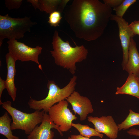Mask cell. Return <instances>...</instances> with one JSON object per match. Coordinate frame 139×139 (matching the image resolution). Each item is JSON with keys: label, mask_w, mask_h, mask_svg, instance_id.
Returning <instances> with one entry per match:
<instances>
[{"label": "cell", "mask_w": 139, "mask_h": 139, "mask_svg": "<svg viewBox=\"0 0 139 139\" xmlns=\"http://www.w3.org/2000/svg\"><path fill=\"white\" fill-rule=\"evenodd\" d=\"M110 19L116 21L118 25L119 36L123 51L122 66L123 70H124L128 60L131 39L135 35L129 27L128 22L123 18L112 14Z\"/></svg>", "instance_id": "8"}, {"label": "cell", "mask_w": 139, "mask_h": 139, "mask_svg": "<svg viewBox=\"0 0 139 139\" xmlns=\"http://www.w3.org/2000/svg\"><path fill=\"white\" fill-rule=\"evenodd\" d=\"M12 120L7 112H5L0 117V134L7 139H20L18 137L13 134L11 125Z\"/></svg>", "instance_id": "16"}, {"label": "cell", "mask_w": 139, "mask_h": 139, "mask_svg": "<svg viewBox=\"0 0 139 139\" xmlns=\"http://www.w3.org/2000/svg\"><path fill=\"white\" fill-rule=\"evenodd\" d=\"M6 89L5 81L3 80L0 77V105H2L3 102L1 100V98L3 92L5 89Z\"/></svg>", "instance_id": "24"}, {"label": "cell", "mask_w": 139, "mask_h": 139, "mask_svg": "<svg viewBox=\"0 0 139 139\" xmlns=\"http://www.w3.org/2000/svg\"><path fill=\"white\" fill-rule=\"evenodd\" d=\"M139 125V113L129 110V113L126 119L118 126V131L126 130L133 126Z\"/></svg>", "instance_id": "17"}, {"label": "cell", "mask_w": 139, "mask_h": 139, "mask_svg": "<svg viewBox=\"0 0 139 139\" xmlns=\"http://www.w3.org/2000/svg\"><path fill=\"white\" fill-rule=\"evenodd\" d=\"M112 11L111 7L98 0H74L63 12L65 20L76 36L89 41L103 34Z\"/></svg>", "instance_id": "1"}, {"label": "cell", "mask_w": 139, "mask_h": 139, "mask_svg": "<svg viewBox=\"0 0 139 139\" xmlns=\"http://www.w3.org/2000/svg\"><path fill=\"white\" fill-rule=\"evenodd\" d=\"M27 1L30 3L34 7V9H39V0H28Z\"/></svg>", "instance_id": "25"}, {"label": "cell", "mask_w": 139, "mask_h": 139, "mask_svg": "<svg viewBox=\"0 0 139 139\" xmlns=\"http://www.w3.org/2000/svg\"><path fill=\"white\" fill-rule=\"evenodd\" d=\"M36 22L32 21L30 18L25 16L23 18H13L8 14L0 15V47L3 40L23 38L27 32H30L31 28Z\"/></svg>", "instance_id": "4"}, {"label": "cell", "mask_w": 139, "mask_h": 139, "mask_svg": "<svg viewBox=\"0 0 139 139\" xmlns=\"http://www.w3.org/2000/svg\"><path fill=\"white\" fill-rule=\"evenodd\" d=\"M116 90V94H128L139 99V78L133 74H129L124 84Z\"/></svg>", "instance_id": "14"}, {"label": "cell", "mask_w": 139, "mask_h": 139, "mask_svg": "<svg viewBox=\"0 0 139 139\" xmlns=\"http://www.w3.org/2000/svg\"><path fill=\"white\" fill-rule=\"evenodd\" d=\"M67 139H90V138L79 135H72L69 136Z\"/></svg>", "instance_id": "27"}, {"label": "cell", "mask_w": 139, "mask_h": 139, "mask_svg": "<svg viewBox=\"0 0 139 139\" xmlns=\"http://www.w3.org/2000/svg\"><path fill=\"white\" fill-rule=\"evenodd\" d=\"M2 105L12 117L13 122L11 124L12 130L21 129L29 135L43 121L45 113L42 111L36 110L31 113L23 112L12 107L11 102L9 100L3 102Z\"/></svg>", "instance_id": "5"}, {"label": "cell", "mask_w": 139, "mask_h": 139, "mask_svg": "<svg viewBox=\"0 0 139 139\" xmlns=\"http://www.w3.org/2000/svg\"><path fill=\"white\" fill-rule=\"evenodd\" d=\"M7 42L9 52L16 60L22 62L32 61L39 64V56L42 49L41 47L37 46L34 48L31 47L15 39L9 40Z\"/></svg>", "instance_id": "7"}, {"label": "cell", "mask_w": 139, "mask_h": 139, "mask_svg": "<svg viewBox=\"0 0 139 139\" xmlns=\"http://www.w3.org/2000/svg\"><path fill=\"white\" fill-rule=\"evenodd\" d=\"M65 99L71 104L74 113L79 116L81 121L85 120L88 115L93 111L90 100L86 97L81 95L77 91H74Z\"/></svg>", "instance_id": "9"}, {"label": "cell", "mask_w": 139, "mask_h": 139, "mask_svg": "<svg viewBox=\"0 0 139 139\" xmlns=\"http://www.w3.org/2000/svg\"><path fill=\"white\" fill-rule=\"evenodd\" d=\"M62 18L61 13L58 11H55L49 14L48 22L51 26H59Z\"/></svg>", "instance_id": "20"}, {"label": "cell", "mask_w": 139, "mask_h": 139, "mask_svg": "<svg viewBox=\"0 0 139 139\" xmlns=\"http://www.w3.org/2000/svg\"><path fill=\"white\" fill-rule=\"evenodd\" d=\"M68 102L64 100L55 104L48 111L51 120L62 132H66L72 127V121L77 119L68 108Z\"/></svg>", "instance_id": "6"}, {"label": "cell", "mask_w": 139, "mask_h": 139, "mask_svg": "<svg viewBox=\"0 0 139 139\" xmlns=\"http://www.w3.org/2000/svg\"><path fill=\"white\" fill-rule=\"evenodd\" d=\"M124 70L129 74H133L139 78V53L133 37L131 39L128 60Z\"/></svg>", "instance_id": "13"}, {"label": "cell", "mask_w": 139, "mask_h": 139, "mask_svg": "<svg viewBox=\"0 0 139 139\" xmlns=\"http://www.w3.org/2000/svg\"><path fill=\"white\" fill-rule=\"evenodd\" d=\"M136 1L135 0H124L118 6L114 8L116 15L123 18V16L128 7Z\"/></svg>", "instance_id": "19"}, {"label": "cell", "mask_w": 139, "mask_h": 139, "mask_svg": "<svg viewBox=\"0 0 139 139\" xmlns=\"http://www.w3.org/2000/svg\"><path fill=\"white\" fill-rule=\"evenodd\" d=\"M22 0H5V4L9 10L19 8L23 1Z\"/></svg>", "instance_id": "21"}, {"label": "cell", "mask_w": 139, "mask_h": 139, "mask_svg": "<svg viewBox=\"0 0 139 139\" xmlns=\"http://www.w3.org/2000/svg\"><path fill=\"white\" fill-rule=\"evenodd\" d=\"M69 0H39V10L49 14L58 11L61 13L64 11Z\"/></svg>", "instance_id": "15"}, {"label": "cell", "mask_w": 139, "mask_h": 139, "mask_svg": "<svg viewBox=\"0 0 139 139\" xmlns=\"http://www.w3.org/2000/svg\"><path fill=\"white\" fill-rule=\"evenodd\" d=\"M52 44L53 50L50 52L55 64L74 74L76 69V63L86 59L88 49L83 45L72 47L68 41L65 42L62 39L57 30L54 32Z\"/></svg>", "instance_id": "2"}, {"label": "cell", "mask_w": 139, "mask_h": 139, "mask_svg": "<svg viewBox=\"0 0 139 139\" xmlns=\"http://www.w3.org/2000/svg\"><path fill=\"white\" fill-rule=\"evenodd\" d=\"M5 57L7 69L6 78L5 80L6 89L8 94L14 101L16 98L17 90L14 82L16 72L15 64L16 60L9 52L6 54Z\"/></svg>", "instance_id": "12"}, {"label": "cell", "mask_w": 139, "mask_h": 139, "mask_svg": "<svg viewBox=\"0 0 139 139\" xmlns=\"http://www.w3.org/2000/svg\"><path fill=\"white\" fill-rule=\"evenodd\" d=\"M129 25L134 34L139 35V21H135L131 22Z\"/></svg>", "instance_id": "23"}, {"label": "cell", "mask_w": 139, "mask_h": 139, "mask_svg": "<svg viewBox=\"0 0 139 139\" xmlns=\"http://www.w3.org/2000/svg\"><path fill=\"white\" fill-rule=\"evenodd\" d=\"M77 78L76 76L74 75L67 84L62 89L53 80H48L47 85L49 89L47 96L39 100L31 98L28 102L29 107L36 110L42 109L44 113H47L49 109L56 103L66 99L75 91Z\"/></svg>", "instance_id": "3"}, {"label": "cell", "mask_w": 139, "mask_h": 139, "mask_svg": "<svg viewBox=\"0 0 139 139\" xmlns=\"http://www.w3.org/2000/svg\"><path fill=\"white\" fill-rule=\"evenodd\" d=\"M72 126L76 128L82 136L90 138L92 136H97L102 138L103 135L97 131L95 129L89 127L87 125H83L80 123H72Z\"/></svg>", "instance_id": "18"}, {"label": "cell", "mask_w": 139, "mask_h": 139, "mask_svg": "<svg viewBox=\"0 0 139 139\" xmlns=\"http://www.w3.org/2000/svg\"><path fill=\"white\" fill-rule=\"evenodd\" d=\"M123 0H104V3L110 7H116L120 5L123 2Z\"/></svg>", "instance_id": "22"}, {"label": "cell", "mask_w": 139, "mask_h": 139, "mask_svg": "<svg viewBox=\"0 0 139 139\" xmlns=\"http://www.w3.org/2000/svg\"><path fill=\"white\" fill-rule=\"evenodd\" d=\"M53 128L57 130L61 136L63 135L59 127L51 120L49 115L44 113L43 119L41 124L35 127L27 136V139H53L54 132L51 130Z\"/></svg>", "instance_id": "11"}, {"label": "cell", "mask_w": 139, "mask_h": 139, "mask_svg": "<svg viewBox=\"0 0 139 139\" xmlns=\"http://www.w3.org/2000/svg\"><path fill=\"white\" fill-rule=\"evenodd\" d=\"M88 120L94 125L95 130L102 133L111 139H115L118 136V128L111 116H102L100 117H88Z\"/></svg>", "instance_id": "10"}, {"label": "cell", "mask_w": 139, "mask_h": 139, "mask_svg": "<svg viewBox=\"0 0 139 139\" xmlns=\"http://www.w3.org/2000/svg\"><path fill=\"white\" fill-rule=\"evenodd\" d=\"M127 133L131 135L139 136V130L135 128H132L127 132Z\"/></svg>", "instance_id": "26"}]
</instances>
